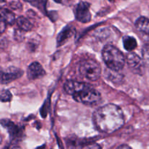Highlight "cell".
<instances>
[{
  "instance_id": "cell-1",
  "label": "cell",
  "mask_w": 149,
  "mask_h": 149,
  "mask_svg": "<svg viewBox=\"0 0 149 149\" xmlns=\"http://www.w3.org/2000/svg\"><path fill=\"white\" fill-rule=\"evenodd\" d=\"M93 122L97 130L111 134L124 126L125 116L120 107L110 103L101 106L94 112Z\"/></svg>"
},
{
  "instance_id": "cell-2",
  "label": "cell",
  "mask_w": 149,
  "mask_h": 149,
  "mask_svg": "<svg viewBox=\"0 0 149 149\" xmlns=\"http://www.w3.org/2000/svg\"><path fill=\"white\" fill-rule=\"evenodd\" d=\"M63 87L67 94L86 106H94L101 101L100 93L87 83L69 80L64 84Z\"/></svg>"
},
{
  "instance_id": "cell-3",
  "label": "cell",
  "mask_w": 149,
  "mask_h": 149,
  "mask_svg": "<svg viewBox=\"0 0 149 149\" xmlns=\"http://www.w3.org/2000/svg\"><path fill=\"white\" fill-rule=\"evenodd\" d=\"M102 58L107 68L119 71L124 68L126 58L123 53L111 45H107L102 50Z\"/></svg>"
},
{
  "instance_id": "cell-4",
  "label": "cell",
  "mask_w": 149,
  "mask_h": 149,
  "mask_svg": "<svg viewBox=\"0 0 149 149\" xmlns=\"http://www.w3.org/2000/svg\"><path fill=\"white\" fill-rule=\"evenodd\" d=\"M79 72L84 78L90 81H96L101 75V68L95 61L87 59L80 64Z\"/></svg>"
},
{
  "instance_id": "cell-5",
  "label": "cell",
  "mask_w": 149,
  "mask_h": 149,
  "mask_svg": "<svg viewBox=\"0 0 149 149\" xmlns=\"http://www.w3.org/2000/svg\"><path fill=\"white\" fill-rule=\"evenodd\" d=\"M130 69L135 74L142 75L145 71V62L143 59L141 58L135 52H130L127 54L126 58Z\"/></svg>"
},
{
  "instance_id": "cell-6",
  "label": "cell",
  "mask_w": 149,
  "mask_h": 149,
  "mask_svg": "<svg viewBox=\"0 0 149 149\" xmlns=\"http://www.w3.org/2000/svg\"><path fill=\"white\" fill-rule=\"evenodd\" d=\"M90 4L85 1L79 2L75 7V17L81 23H88L91 20V13L90 11Z\"/></svg>"
},
{
  "instance_id": "cell-7",
  "label": "cell",
  "mask_w": 149,
  "mask_h": 149,
  "mask_svg": "<svg viewBox=\"0 0 149 149\" xmlns=\"http://www.w3.org/2000/svg\"><path fill=\"white\" fill-rule=\"evenodd\" d=\"M23 72L20 68L15 67H10L5 71H1V84H8L11 81L20 78L23 75Z\"/></svg>"
},
{
  "instance_id": "cell-8",
  "label": "cell",
  "mask_w": 149,
  "mask_h": 149,
  "mask_svg": "<svg viewBox=\"0 0 149 149\" xmlns=\"http://www.w3.org/2000/svg\"><path fill=\"white\" fill-rule=\"evenodd\" d=\"M46 74L45 69L38 62H33L29 65L27 69V77L29 79L34 80L43 77Z\"/></svg>"
},
{
  "instance_id": "cell-9",
  "label": "cell",
  "mask_w": 149,
  "mask_h": 149,
  "mask_svg": "<svg viewBox=\"0 0 149 149\" xmlns=\"http://www.w3.org/2000/svg\"><path fill=\"white\" fill-rule=\"evenodd\" d=\"M137 30L142 33L146 40L149 42V19L145 17H140L135 23Z\"/></svg>"
},
{
  "instance_id": "cell-10",
  "label": "cell",
  "mask_w": 149,
  "mask_h": 149,
  "mask_svg": "<svg viewBox=\"0 0 149 149\" xmlns=\"http://www.w3.org/2000/svg\"><path fill=\"white\" fill-rule=\"evenodd\" d=\"M1 125L8 130L11 138L17 139L18 137H20V130H19L18 127L16 126L13 122H10L8 119H2L1 120Z\"/></svg>"
},
{
  "instance_id": "cell-11",
  "label": "cell",
  "mask_w": 149,
  "mask_h": 149,
  "mask_svg": "<svg viewBox=\"0 0 149 149\" xmlns=\"http://www.w3.org/2000/svg\"><path fill=\"white\" fill-rule=\"evenodd\" d=\"M74 34V31L71 26H66L64 28L60 33L58 34V38H57V43L58 45H63L65 42H66L71 36Z\"/></svg>"
},
{
  "instance_id": "cell-12",
  "label": "cell",
  "mask_w": 149,
  "mask_h": 149,
  "mask_svg": "<svg viewBox=\"0 0 149 149\" xmlns=\"http://www.w3.org/2000/svg\"><path fill=\"white\" fill-rule=\"evenodd\" d=\"M1 21L6 25H13L16 21L15 15L7 9L1 10Z\"/></svg>"
},
{
  "instance_id": "cell-13",
  "label": "cell",
  "mask_w": 149,
  "mask_h": 149,
  "mask_svg": "<svg viewBox=\"0 0 149 149\" xmlns=\"http://www.w3.org/2000/svg\"><path fill=\"white\" fill-rule=\"evenodd\" d=\"M16 23H17V26L19 29H22L24 31H31L33 29V26L30 20L26 17H23V16H20L16 19Z\"/></svg>"
},
{
  "instance_id": "cell-14",
  "label": "cell",
  "mask_w": 149,
  "mask_h": 149,
  "mask_svg": "<svg viewBox=\"0 0 149 149\" xmlns=\"http://www.w3.org/2000/svg\"><path fill=\"white\" fill-rule=\"evenodd\" d=\"M123 45L126 50L132 52L136 49L138 43L135 38L130 36H125L123 37Z\"/></svg>"
},
{
  "instance_id": "cell-15",
  "label": "cell",
  "mask_w": 149,
  "mask_h": 149,
  "mask_svg": "<svg viewBox=\"0 0 149 149\" xmlns=\"http://www.w3.org/2000/svg\"><path fill=\"white\" fill-rule=\"evenodd\" d=\"M23 1L31 3V4L44 12L45 10L46 3L47 0H23Z\"/></svg>"
},
{
  "instance_id": "cell-16",
  "label": "cell",
  "mask_w": 149,
  "mask_h": 149,
  "mask_svg": "<svg viewBox=\"0 0 149 149\" xmlns=\"http://www.w3.org/2000/svg\"><path fill=\"white\" fill-rule=\"evenodd\" d=\"M142 55L144 62L149 67V44L143 46L142 49Z\"/></svg>"
},
{
  "instance_id": "cell-17",
  "label": "cell",
  "mask_w": 149,
  "mask_h": 149,
  "mask_svg": "<svg viewBox=\"0 0 149 149\" xmlns=\"http://www.w3.org/2000/svg\"><path fill=\"white\" fill-rule=\"evenodd\" d=\"M12 95L11 93L9 90H3L1 92V102H9L11 100Z\"/></svg>"
},
{
  "instance_id": "cell-18",
  "label": "cell",
  "mask_w": 149,
  "mask_h": 149,
  "mask_svg": "<svg viewBox=\"0 0 149 149\" xmlns=\"http://www.w3.org/2000/svg\"><path fill=\"white\" fill-rule=\"evenodd\" d=\"M24 31H23L22 29H16L15 30V33H14V36L15 39L16 41H21L24 39Z\"/></svg>"
},
{
  "instance_id": "cell-19",
  "label": "cell",
  "mask_w": 149,
  "mask_h": 149,
  "mask_svg": "<svg viewBox=\"0 0 149 149\" xmlns=\"http://www.w3.org/2000/svg\"><path fill=\"white\" fill-rule=\"evenodd\" d=\"M118 148H131V147L128 145H122L119 146Z\"/></svg>"
},
{
  "instance_id": "cell-20",
  "label": "cell",
  "mask_w": 149,
  "mask_h": 149,
  "mask_svg": "<svg viewBox=\"0 0 149 149\" xmlns=\"http://www.w3.org/2000/svg\"><path fill=\"white\" fill-rule=\"evenodd\" d=\"M57 3H62V0H54Z\"/></svg>"
},
{
  "instance_id": "cell-21",
  "label": "cell",
  "mask_w": 149,
  "mask_h": 149,
  "mask_svg": "<svg viewBox=\"0 0 149 149\" xmlns=\"http://www.w3.org/2000/svg\"><path fill=\"white\" fill-rule=\"evenodd\" d=\"M109 1H115V0H109Z\"/></svg>"
}]
</instances>
